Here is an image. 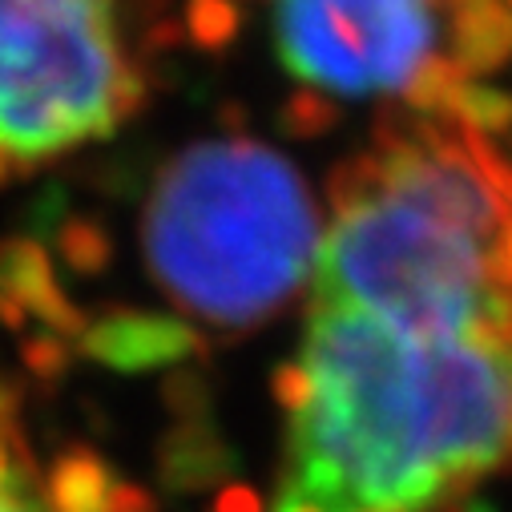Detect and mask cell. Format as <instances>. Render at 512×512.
Wrapping results in <instances>:
<instances>
[{
	"mask_svg": "<svg viewBox=\"0 0 512 512\" xmlns=\"http://www.w3.org/2000/svg\"><path fill=\"white\" fill-rule=\"evenodd\" d=\"M283 480L351 512H432L512 464V339H408L315 307L279 375Z\"/></svg>",
	"mask_w": 512,
	"mask_h": 512,
	"instance_id": "1",
	"label": "cell"
},
{
	"mask_svg": "<svg viewBox=\"0 0 512 512\" xmlns=\"http://www.w3.org/2000/svg\"><path fill=\"white\" fill-rule=\"evenodd\" d=\"M315 307L408 339H512V182L468 142L383 158L319 238Z\"/></svg>",
	"mask_w": 512,
	"mask_h": 512,
	"instance_id": "2",
	"label": "cell"
},
{
	"mask_svg": "<svg viewBox=\"0 0 512 512\" xmlns=\"http://www.w3.org/2000/svg\"><path fill=\"white\" fill-rule=\"evenodd\" d=\"M319 222L303 178L259 142L178 154L146 210V259L162 291L214 327H254L315 275Z\"/></svg>",
	"mask_w": 512,
	"mask_h": 512,
	"instance_id": "3",
	"label": "cell"
},
{
	"mask_svg": "<svg viewBox=\"0 0 512 512\" xmlns=\"http://www.w3.org/2000/svg\"><path fill=\"white\" fill-rule=\"evenodd\" d=\"M134 101L109 0H0V150L21 170L109 138Z\"/></svg>",
	"mask_w": 512,
	"mask_h": 512,
	"instance_id": "4",
	"label": "cell"
},
{
	"mask_svg": "<svg viewBox=\"0 0 512 512\" xmlns=\"http://www.w3.org/2000/svg\"><path fill=\"white\" fill-rule=\"evenodd\" d=\"M275 45L287 73L335 97L404 89L436 45L432 0H279Z\"/></svg>",
	"mask_w": 512,
	"mask_h": 512,
	"instance_id": "5",
	"label": "cell"
},
{
	"mask_svg": "<svg viewBox=\"0 0 512 512\" xmlns=\"http://www.w3.org/2000/svg\"><path fill=\"white\" fill-rule=\"evenodd\" d=\"M29 319H41L61 339L81 331V315L53 283L45 250L29 238H5L0 242V323L25 331Z\"/></svg>",
	"mask_w": 512,
	"mask_h": 512,
	"instance_id": "6",
	"label": "cell"
},
{
	"mask_svg": "<svg viewBox=\"0 0 512 512\" xmlns=\"http://www.w3.org/2000/svg\"><path fill=\"white\" fill-rule=\"evenodd\" d=\"M190 347V335L170 319L150 315H109L85 331V355L113 371H146L178 359Z\"/></svg>",
	"mask_w": 512,
	"mask_h": 512,
	"instance_id": "7",
	"label": "cell"
},
{
	"mask_svg": "<svg viewBox=\"0 0 512 512\" xmlns=\"http://www.w3.org/2000/svg\"><path fill=\"white\" fill-rule=\"evenodd\" d=\"M234 472V452L206 428H178L158 444V484L170 496H194Z\"/></svg>",
	"mask_w": 512,
	"mask_h": 512,
	"instance_id": "8",
	"label": "cell"
},
{
	"mask_svg": "<svg viewBox=\"0 0 512 512\" xmlns=\"http://www.w3.org/2000/svg\"><path fill=\"white\" fill-rule=\"evenodd\" d=\"M117 488L113 468L85 444H69L45 472L41 500L49 512H105Z\"/></svg>",
	"mask_w": 512,
	"mask_h": 512,
	"instance_id": "9",
	"label": "cell"
},
{
	"mask_svg": "<svg viewBox=\"0 0 512 512\" xmlns=\"http://www.w3.org/2000/svg\"><path fill=\"white\" fill-rule=\"evenodd\" d=\"M29 448H0V512H49Z\"/></svg>",
	"mask_w": 512,
	"mask_h": 512,
	"instance_id": "10",
	"label": "cell"
},
{
	"mask_svg": "<svg viewBox=\"0 0 512 512\" xmlns=\"http://www.w3.org/2000/svg\"><path fill=\"white\" fill-rule=\"evenodd\" d=\"M21 359H25V367H29L33 375H45V379L61 375V371H65L61 335H53V331H45V335H25V339H21Z\"/></svg>",
	"mask_w": 512,
	"mask_h": 512,
	"instance_id": "11",
	"label": "cell"
},
{
	"mask_svg": "<svg viewBox=\"0 0 512 512\" xmlns=\"http://www.w3.org/2000/svg\"><path fill=\"white\" fill-rule=\"evenodd\" d=\"M21 388L0 371V448H29L21 428Z\"/></svg>",
	"mask_w": 512,
	"mask_h": 512,
	"instance_id": "12",
	"label": "cell"
},
{
	"mask_svg": "<svg viewBox=\"0 0 512 512\" xmlns=\"http://www.w3.org/2000/svg\"><path fill=\"white\" fill-rule=\"evenodd\" d=\"M105 512H162V508H158V500H154L150 488H142L134 480H117Z\"/></svg>",
	"mask_w": 512,
	"mask_h": 512,
	"instance_id": "13",
	"label": "cell"
},
{
	"mask_svg": "<svg viewBox=\"0 0 512 512\" xmlns=\"http://www.w3.org/2000/svg\"><path fill=\"white\" fill-rule=\"evenodd\" d=\"M210 512H267V504H263V496L254 492V488L230 484V488H222V492L210 500Z\"/></svg>",
	"mask_w": 512,
	"mask_h": 512,
	"instance_id": "14",
	"label": "cell"
},
{
	"mask_svg": "<svg viewBox=\"0 0 512 512\" xmlns=\"http://www.w3.org/2000/svg\"><path fill=\"white\" fill-rule=\"evenodd\" d=\"M432 512H484V500H476V496H460V500H444V504H436Z\"/></svg>",
	"mask_w": 512,
	"mask_h": 512,
	"instance_id": "15",
	"label": "cell"
},
{
	"mask_svg": "<svg viewBox=\"0 0 512 512\" xmlns=\"http://www.w3.org/2000/svg\"><path fill=\"white\" fill-rule=\"evenodd\" d=\"M17 174H21V166H17V162H13L5 150H0V186H5L9 178H17Z\"/></svg>",
	"mask_w": 512,
	"mask_h": 512,
	"instance_id": "16",
	"label": "cell"
}]
</instances>
